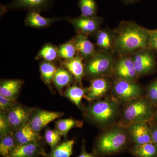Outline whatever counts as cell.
<instances>
[{"instance_id":"15","label":"cell","mask_w":157,"mask_h":157,"mask_svg":"<svg viewBox=\"0 0 157 157\" xmlns=\"http://www.w3.org/2000/svg\"><path fill=\"white\" fill-rule=\"evenodd\" d=\"M39 155H47L39 141L16 144L10 157H36Z\"/></svg>"},{"instance_id":"11","label":"cell","mask_w":157,"mask_h":157,"mask_svg":"<svg viewBox=\"0 0 157 157\" xmlns=\"http://www.w3.org/2000/svg\"><path fill=\"white\" fill-rule=\"evenodd\" d=\"M129 136L135 145H141L152 142L151 128L147 123H138L127 127Z\"/></svg>"},{"instance_id":"20","label":"cell","mask_w":157,"mask_h":157,"mask_svg":"<svg viewBox=\"0 0 157 157\" xmlns=\"http://www.w3.org/2000/svg\"><path fill=\"white\" fill-rule=\"evenodd\" d=\"M22 84L23 81L20 79L3 80L0 86V94L6 98L15 100Z\"/></svg>"},{"instance_id":"16","label":"cell","mask_w":157,"mask_h":157,"mask_svg":"<svg viewBox=\"0 0 157 157\" xmlns=\"http://www.w3.org/2000/svg\"><path fill=\"white\" fill-rule=\"evenodd\" d=\"M62 64L73 75L79 86L82 87V79L85 74L83 58L80 56H76L71 59L65 60Z\"/></svg>"},{"instance_id":"10","label":"cell","mask_w":157,"mask_h":157,"mask_svg":"<svg viewBox=\"0 0 157 157\" xmlns=\"http://www.w3.org/2000/svg\"><path fill=\"white\" fill-rule=\"evenodd\" d=\"M78 33L90 35L99 30L101 20L97 15L87 17L80 15L78 17L68 19Z\"/></svg>"},{"instance_id":"34","label":"cell","mask_w":157,"mask_h":157,"mask_svg":"<svg viewBox=\"0 0 157 157\" xmlns=\"http://www.w3.org/2000/svg\"><path fill=\"white\" fill-rule=\"evenodd\" d=\"M147 97L153 104H157V79L152 82L147 86Z\"/></svg>"},{"instance_id":"19","label":"cell","mask_w":157,"mask_h":157,"mask_svg":"<svg viewBox=\"0 0 157 157\" xmlns=\"http://www.w3.org/2000/svg\"><path fill=\"white\" fill-rule=\"evenodd\" d=\"M61 18L58 17H45L39 14V12L35 11H29L27 14L25 21V25L37 29H43L48 27L53 22Z\"/></svg>"},{"instance_id":"3","label":"cell","mask_w":157,"mask_h":157,"mask_svg":"<svg viewBox=\"0 0 157 157\" xmlns=\"http://www.w3.org/2000/svg\"><path fill=\"white\" fill-rule=\"evenodd\" d=\"M119 104L113 98H107L90 105L86 114L90 121L98 125L107 127L112 125L117 118Z\"/></svg>"},{"instance_id":"31","label":"cell","mask_w":157,"mask_h":157,"mask_svg":"<svg viewBox=\"0 0 157 157\" xmlns=\"http://www.w3.org/2000/svg\"><path fill=\"white\" fill-rule=\"evenodd\" d=\"M59 57L65 60H70L76 56L77 50L73 41L66 42L58 48Z\"/></svg>"},{"instance_id":"21","label":"cell","mask_w":157,"mask_h":157,"mask_svg":"<svg viewBox=\"0 0 157 157\" xmlns=\"http://www.w3.org/2000/svg\"><path fill=\"white\" fill-rule=\"evenodd\" d=\"M73 81V76L64 67L57 69L52 82L55 86L59 90L70 85Z\"/></svg>"},{"instance_id":"24","label":"cell","mask_w":157,"mask_h":157,"mask_svg":"<svg viewBox=\"0 0 157 157\" xmlns=\"http://www.w3.org/2000/svg\"><path fill=\"white\" fill-rule=\"evenodd\" d=\"M74 140H66L59 144L51 152L47 155L48 157H70L73 154Z\"/></svg>"},{"instance_id":"38","label":"cell","mask_w":157,"mask_h":157,"mask_svg":"<svg viewBox=\"0 0 157 157\" xmlns=\"http://www.w3.org/2000/svg\"><path fill=\"white\" fill-rule=\"evenodd\" d=\"M77 157H95L92 154H90L86 151L84 145L82 146V151L80 154Z\"/></svg>"},{"instance_id":"22","label":"cell","mask_w":157,"mask_h":157,"mask_svg":"<svg viewBox=\"0 0 157 157\" xmlns=\"http://www.w3.org/2000/svg\"><path fill=\"white\" fill-rule=\"evenodd\" d=\"M83 124L82 121L77 120L72 118L60 119L56 123L55 130L62 136L66 137L71 129L75 128H81Z\"/></svg>"},{"instance_id":"4","label":"cell","mask_w":157,"mask_h":157,"mask_svg":"<svg viewBox=\"0 0 157 157\" xmlns=\"http://www.w3.org/2000/svg\"><path fill=\"white\" fill-rule=\"evenodd\" d=\"M127 104L122 114L123 123L127 127L138 123H147L153 116V104L147 98L140 97Z\"/></svg>"},{"instance_id":"1","label":"cell","mask_w":157,"mask_h":157,"mask_svg":"<svg viewBox=\"0 0 157 157\" xmlns=\"http://www.w3.org/2000/svg\"><path fill=\"white\" fill-rule=\"evenodd\" d=\"M148 29L132 21H124L119 26L113 38V47L122 55L146 49L149 45Z\"/></svg>"},{"instance_id":"8","label":"cell","mask_w":157,"mask_h":157,"mask_svg":"<svg viewBox=\"0 0 157 157\" xmlns=\"http://www.w3.org/2000/svg\"><path fill=\"white\" fill-rule=\"evenodd\" d=\"M112 71L117 79L136 81L139 76L134 67L132 57L126 55L114 62Z\"/></svg>"},{"instance_id":"12","label":"cell","mask_w":157,"mask_h":157,"mask_svg":"<svg viewBox=\"0 0 157 157\" xmlns=\"http://www.w3.org/2000/svg\"><path fill=\"white\" fill-rule=\"evenodd\" d=\"M110 86V81L107 78L104 77L94 78L89 87L86 88L84 98L90 101L98 100L107 93Z\"/></svg>"},{"instance_id":"18","label":"cell","mask_w":157,"mask_h":157,"mask_svg":"<svg viewBox=\"0 0 157 157\" xmlns=\"http://www.w3.org/2000/svg\"><path fill=\"white\" fill-rule=\"evenodd\" d=\"M14 137L17 144L39 142L41 139L39 133L34 131L29 123L16 130Z\"/></svg>"},{"instance_id":"6","label":"cell","mask_w":157,"mask_h":157,"mask_svg":"<svg viewBox=\"0 0 157 157\" xmlns=\"http://www.w3.org/2000/svg\"><path fill=\"white\" fill-rule=\"evenodd\" d=\"M112 91L116 101L119 103L128 104L141 97L143 90L136 81L117 79L113 85Z\"/></svg>"},{"instance_id":"25","label":"cell","mask_w":157,"mask_h":157,"mask_svg":"<svg viewBox=\"0 0 157 157\" xmlns=\"http://www.w3.org/2000/svg\"><path fill=\"white\" fill-rule=\"evenodd\" d=\"M86 91V89L74 85L68 88L65 91V95L78 108H80L81 107L82 100L84 98Z\"/></svg>"},{"instance_id":"36","label":"cell","mask_w":157,"mask_h":157,"mask_svg":"<svg viewBox=\"0 0 157 157\" xmlns=\"http://www.w3.org/2000/svg\"><path fill=\"white\" fill-rule=\"evenodd\" d=\"M148 33L149 36V47L157 51V29L154 30L148 29Z\"/></svg>"},{"instance_id":"17","label":"cell","mask_w":157,"mask_h":157,"mask_svg":"<svg viewBox=\"0 0 157 157\" xmlns=\"http://www.w3.org/2000/svg\"><path fill=\"white\" fill-rule=\"evenodd\" d=\"M72 40L77 52L82 58L88 60L95 53L94 45L87 35L78 33Z\"/></svg>"},{"instance_id":"37","label":"cell","mask_w":157,"mask_h":157,"mask_svg":"<svg viewBox=\"0 0 157 157\" xmlns=\"http://www.w3.org/2000/svg\"><path fill=\"white\" fill-rule=\"evenodd\" d=\"M152 141L157 145V125L151 128Z\"/></svg>"},{"instance_id":"13","label":"cell","mask_w":157,"mask_h":157,"mask_svg":"<svg viewBox=\"0 0 157 157\" xmlns=\"http://www.w3.org/2000/svg\"><path fill=\"white\" fill-rule=\"evenodd\" d=\"M63 114L62 112L39 110L35 113L29 123L34 131L39 133L48 124L62 117Z\"/></svg>"},{"instance_id":"28","label":"cell","mask_w":157,"mask_h":157,"mask_svg":"<svg viewBox=\"0 0 157 157\" xmlns=\"http://www.w3.org/2000/svg\"><path fill=\"white\" fill-rule=\"evenodd\" d=\"M97 45L103 51L108 52L113 46V38L107 31H98L97 36Z\"/></svg>"},{"instance_id":"40","label":"cell","mask_w":157,"mask_h":157,"mask_svg":"<svg viewBox=\"0 0 157 157\" xmlns=\"http://www.w3.org/2000/svg\"><path fill=\"white\" fill-rule=\"evenodd\" d=\"M156 117L157 118V109L156 111Z\"/></svg>"},{"instance_id":"23","label":"cell","mask_w":157,"mask_h":157,"mask_svg":"<svg viewBox=\"0 0 157 157\" xmlns=\"http://www.w3.org/2000/svg\"><path fill=\"white\" fill-rule=\"evenodd\" d=\"M131 151L136 157H157V145L153 142L134 145Z\"/></svg>"},{"instance_id":"35","label":"cell","mask_w":157,"mask_h":157,"mask_svg":"<svg viewBox=\"0 0 157 157\" xmlns=\"http://www.w3.org/2000/svg\"><path fill=\"white\" fill-rule=\"evenodd\" d=\"M15 100L7 98L0 95V108L3 111L9 110L16 105Z\"/></svg>"},{"instance_id":"9","label":"cell","mask_w":157,"mask_h":157,"mask_svg":"<svg viewBox=\"0 0 157 157\" xmlns=\"http://www.w3.org/2000/svg\"><path fill=\"white\" fill-rule=\"evenodd\" d=\"M54 0H13L10 4L2 6L4 12L14 10L23 9L40 12L46 11L53 5Z\"/></svg>"},{"instance_id":"2","label":"cell","mask_w":157,"mask_h":157,"mask_svg":"<svg viewBox=\"0 0 157 157\" xmlns=\"http://www.w3.org/2000/svg\"><path fill=\"white\" fill-rule=\"evenodd\" d=\"M128 136V133L122 126L108 129L103 132L96 141L95 152L101 156L118 153L127 146Z\"/></svg>"},{"instance_id":"14","label":"cell","mask_w":157,"mask_h":157,"mask_svg":"<svg viewBox=\"0 0 157 157\" xmlns=\"http://www.w3.org/2000/svg\"><path fill=\"white\" fill-rule=\"evenodd\" d=\"M30 111L19 105H15L7 110L8 120L13 130H17L27 123Z\"/></svg>"},{"instance_id":"32","label":"cell","mask_w":157,"mask_h":157,"mask_svg":"<svg viewBox=\"0 0 157 157\" xmlns=\"http://www.w3.org/2000/svg\"><path fill=\"white\" fill-rule=\"evenodd\" d=\"M62 136L55 129H47L45 130L44 135L45 141L50 147L52 150L59 145Z\"/></svg>"},{"instance_id":"30","label":"cell","mask_w":157,"mask_h":157,"mask_svg":"<svg viewBox=\"0 0 157 157\" xmlns=\"http://www.w3.org/2000/svg\"><path fill=\"white\" fill-rule=\"evenodd\" d=\"M78 6L81 11V16H96L98 7L95 0H78Z\"/></svg>"},{"instance_id":"39","label":"cell","mask_w":157,"mask_h":157,"mask_svg":"<svg viewBox=\"0 0 157 157\" xmlns=\"http://www.w3.org/2000/svg\"><path fill=\"white\" fill-rule=\"evenodd\" d=\"M122 1L127 4H132V3H135L136 2H138L139 0H121Z\"/></svg>"},{"instance_id":"7","label":"cell","mask_w":157,"mask_h":157,"mask_svg":"<svg viewBox=\"0 0 157 157\" xmlns=\"http://www.w3.org/2000/svg\"><path fill=\"white\" fill-rule=\"evenodd\" d=\"M148 48L137 51L132 57L134 67L139 76L151 73L155 66L154 55Z\"/></svg>"},{"instance_id":"5","label":"cell","mask_w":157,"mask_h":157,"mask_svg":"<svg viewBox=\"0 0 157 157\" xmlns=\"http://www.w3.org/2000/svg\"><path fill=\"white\" fill-rule=\"evenodd\" d=\"M114 62L113 56L108 52H96L87 60L85 65V73L94 78L103 77L112 71Z\"/></svg>"},{"instance_id":"33","label":"cell","mask_w":157,"mask_h":157,"mask_svg":"<svg viewBox=\"0 0 157 157\" xmlns=\"http://www.w3.org/2000/svg\"><path fill=\"white\" fill-rule=\"evenodd\" d=\"M12 129L7 117V114L4 112L1 113L0 115V134L1 137L12 135Z\"/></svg>"},{"instance_id":"26","label":"cell","mask_w":157,"mask_h":157,"mask_svg":"<svg viewBox=\"0 0 157 157\" xmlns=\"http://www.w3.org/2000/svg\"><path fill=\"white\" fill-rule=\"evenodd\" d=\"M57 68L52 62L44 61L40 65V71L41 78L44 82L50 86L53 80Z\"/></svg>"},{"instance_id":"29","label":"cell","mask_w":157,"mask_h":157,"mask_svg":"<svg viewBox=\"0 0 157 157\" xmlns=\"http://www.w3.org/2000/svg\"><path fill=\"white\" fill-rule=\"evenodd\" d=\"M16 140L12 135L1 137L0 154L3 157H10L11 153L16 146Z\"/></svg>"},{"instance_id":"27","label":"cell","mask_w":157,"mask_h":157,"mask_svg":"<svg viewBox=\"0 0 157 157\" xmlns=\"http://www.w3.org/2000/svg\"><path fill=\"white\" fill-rule=\"evenodd\" d=\"M59 57L58 48L51 44H46L39 51L36 59H42L45 61L52 62Z\"/></svg>"}]
</instances>
